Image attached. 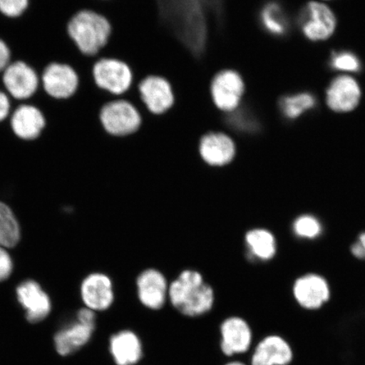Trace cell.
I'll use <instances>...</instances> for the list:
<instances>
[{"mask_svg":"<svg viewBox=\"0 0 365 365\" xmlns=\"http://www.w3.org/2000/svg\"><path fill=\"white\" fill-rule=\"evenodd\" d=\"M98 1H101V2H109V1H112V0H98Z\"/></svg>","mask_w":365,"mask_h":365,"instance_id":"36","label":"cell"},{"mask_svg":"<svg viewBox=\"0 0 365 365\" xmlns=\"http://www.w3.org/2000/svg\"><path fill=\"white\" fill-rule=\"evenodd\" d=\"M81 292L86 308L93 312H104L113 303L112 282L104 274L93 273L86 277L82 282Z\"/></svg>","mask_w":365,"mask_h":365,"instance_id":"18","label":"cell"},{"mask_svg":"<svg viewBox=\"0 0 365 365\" xmlns=\"http://www.w3.org/2000/svg\"><path fill=\"white\" fill-rule=\"evenodd\" d=\"M250 257L267 262L277 252L276 240L271 232L266 230H253L245 236Z\"/></svg>","mask_w":365,"mask_h":365,"instance_id":"23","label":"cell"},{"mask_svg":"<svg viewBox=\"0 0 365 365\" xmlns=\"http://www.w3.org/2000/svg\"><path fill=\"white\" fill-rule=\"evenodd\" d=\"M293 360L289 342L279 335H268L255 346L250 365H289Z\"/></svg>","mask_w":365,"mask_h":365,"instance_id":"15","label":"cell"},{"mask_svg":"<svg viewBox=\"0 0 365 365\" xmlns=\"http://www.w3.org/2000/svg\"><path fill=\"white\" fill-rule=\"evenodd\" d=\"M80 81L76 68L62 62L48 63L41 76L46 94L56 100H68L74 97L79 90Z\"/></svg>","mask_w":365,"mask_h":365,"instance_id":"8","label":"cell"},{"mask_svg":"<svg viewBox=\"0 0 365 365\" xmlns=\"http://www.w3.org/2000/svg\"><path fill=\"white\" fill-rule=\"evenodd\" d=\"M77 319L84 323L96 325L95 312L88 308L81 309L79 310L78 314H77Z\"/></svg>","mask_w":365,"mask_h":365,"instance_id":"34","label":"cell"},{"mask_svg":"<svg viewBox=\"0 0 365 365\" xmlns=\"http://www.w3.org/2000/svg\"><path fill=\"white\" fill-rule=\"evenodd\" d=\"M96 325L78 321L71 324L56 333L54 336L57 352L67 356L85 346L93 336Z\"/></svg>","mask_w":365,"mask_h":365,"instance_id":"21","label":"cell"},{"mask_svg":"<svg viewBox=\"0 0 365 365\" xmlns=\"http://www.w3.org/2000/svg\"><path fill=\"white\" fill-rule=\"evenodd\" d=\"M293 230L299 238L313 240L321 235L322 227L317 217L304 215L296 219Z\"/></svg>","mask_w":365,"mask_h":365,"instance_id":"27","label":"cell"},{"mask_svg":"<svg viewBox=\"0 0 365 365\" xmlns=\"http://www.w3.org/2000/svg\"><path fill=\"white\" fill-rule=\"evenodd\" d=\"M225 365H248L243 362L238 361V360H232V361L227 362Z\"/></svg>","mask_w":365,"mask_h":365,"instance_id":"35","label":"cell"},{"mask_svg":"<svg viewBox=\"0 0 365 365\" xmlns=\"http://www.w3.org/2000/svg\"><path fill=\"white\" fill-rule=\"evenodd\" d=\"M253 344V331L249 323L238 317H228L220 326V349L227 357L248 352Z\"/></svg>","mask_w":365,"mask_h":365,"instance_id":"12","label":"cell"},{"mask_svg":"<svg viewBox=\"0 0 365 365\" xmlns=\"http://www.w3.org/2000/svg\"><path fill=\"white\" fill-rule=\"evenodd\" d=\"M331 66L336 71L346 73H356L361 68V63L354 53L341 51L332 54Z\"/></svg>","mask_w":365,"mask_h":365,"instance_id":"28","label":"cell"},{"mask_svg":"<svg viewBox=\"0 0 365 365\" xmlns=\"http://www.w3.org/2000/svg\"><path fill=\"white\" fill-rule=\"evenodd\" d=\"M13 272V261L6 248L0 246V282L6 281Z\"/></svg>","mask_w":365,"mask_h":365,"instance_id":"30","label":"cell"},{"mask_svg":"<svg viewBox=\"0 0 365 365\" xmlns=\"http://www.w3.org/2000/svg\"><path fill=\"white\" fill-rule=\"evenodd\" d=\"M41 79L35 68L24 61L10 63L2 73V83L11 97L26 101L38 91Z\"/></svg>","mask_w":365,"mask_h":365,"instance_id":"10","label":"cell"},{"mask_svg":"<svg viewBox=\"0 0 365 365\" xmlns=\"http://www.w3.org/2000/svg\"><path fill=\"white\" fill-rule=\"evenodd\" d=\"M21 228L11 209L0 202V246L13 248L19 243Z\"/></svg>","mask_w":365,"mask_h":365,"instance_id":"25","label":"cell"},{"mask_svg":"<svg viewBox=\"0 0 365 365\" xmlns=\"http://www.w3.org/2000/svg\"><path fill=\"white\" fill-rule=\"evenodd\" d=\"M293 293L297 303L308 310L322 308L330 299L327 282L321 276L309 274L295 282Z\"/></svg>","mask_w":365,"mask_h":365,"instance_id":"16","label":"cell"},{"mask_svg":"<svg viewBox=\"0 0 365 365\" xmlns=\"http://www.w3.org/2000/svg\"><path fill=\"white\" fill-rule=\"evenodd\" d=\"M361 89L352 76L342 75L331 81L327 91V103L332 111L349 113L359 106Z\"/></svg>","mask_w":365,"mask_h":365,"instance_id":"13","label":"cell"},{"mask_svg":"<svg viewBox=\"0 0 365 365\" xmlns=\"http://www.w3.org/2000/svg\"><path fill=\"white\" fill-rule=\"evenodd\" d=\"M30 0H0V14L10 19H16L29 10Z\"/></svg>","mask_w":365,"mask_h":365,"instance_id":"29","label":"cell"},{"mask_svg":"<svg viewBox=\"0 0 365 365\" xmlns=\"http://www.w3.org/2000/svg\"><path fill=\"white\" fill-rule=\"evenodd\" d=\"M137 294L145 307L153 310L161 309L168 295L165 277L154 269L143 272L137 278Z\"/></svg>","mask_w":365,"mask_h":365,"instance_id":"19","label":"cell"},{"mask_svg":"<svg viewBox=\"0 0 365 365\" xmlns=\"http://www.w3.org/2000/svg\"><path fill=\"white\" fill-rule=\"evenodd\" d=\"M109 351L116 365H136L143 358V341L131 330L115 333L109 340Z\"/></svg>","mask_w":365,"mask_h":365,"instance_id":"20","label":"cell"},{"mask_svg":"<svg viewBox=\"0 0 365 365\" xmlns=\"http://www.w3.org/2000/svg\"><path fill=\"white\" fill-rule=\"evenodd\" d=\"M199 153L205 163L222 167L235 158L236 144L232 137L222 130H210L200 136Z\"/></svg>","mask_w":365,"mask_h":365,"instance_id":"11","label":"cell"},{"mask_svg":"<svg viewBox=\"0 0 365 365\" xmlns=\"http://www.w3.org/2000/svg\"><path fill=\"white\" fill-rule=\"evenodd\" d=\"M91 77L96 88L111 98H125L135 85L133 68L115 57L101 56L95 61Z\"/></svg>","mask_w":365,"mask_h":365,"instance_id":"5","label":"cell"},{"mask_svg":"<svg viewBox=\"0 0 365 365\" xmlns=\"http://www.w3.org/2000/svg\"><path fill=\"white\" fill-rule=\"evenodd\" d=\"M98 120L103 130L114 137L133 135L143 125L144 116L140 108L125 98H112L98 111Z\"/></svg>","mask_w":365,"mask_h":365,"instance_id":"6","label":"cell"},{"mask_svg":"<svg viewBox=\"0 0 365 365\" xmlns=\"http://www.w3.org/2000/svg\"><path fill=\"white\" fill-rule=\"evenodd\" d=\"M67 34L78 51L95 58L107 48L113 35V24L104 14L93 9H82L68 20Z\"/></svg>","mask_w":365,"mask_h":365,"instance_id":"2","label":"cell"},{"mask_svg":"<svg viewBox=\"0 0 365 365\" xmlns=\"http://www.w3.org/2000/svg\"><path fill=\"white\" fill-rule=\"evenodd\" d=\"M316 98L313 95L302 93L282 98L280 100L279 107L285 118L294 120L312 109L316 106Z\"/></svg>","mask_w":365,"mask_h":365,"instance_id":"26","label":"cell"},{"mask_svg":"<svg viewBox=\"0 0 365 365\" xmlns=\"http://www.w3.org/2000/svg\"><path fill=\"white\" fill-rule=\"evenodd\" d=\"M13 133L23 140H34L42 135L47 120L38 107L29 103L19 105L11 115Z\"/></svg>","mask_w":365,"mask_h":365,"instance_id":"14","label":"cell"},{"mask_svg":"<svg viewBox=\"0 0 365 365\" xmlns=\"http://www.w3.org/2000/svg\"><path fill=\"white\" fill-rule=\"evenodd\" d=\"M159 24L198 58L207 53L211 26L200 0H156Z\"/></svg>","mask_w":365,"mask_h":365,"instance_id":"1","label":"cell"},{"mask_svg":"<svg viewBox=\"0 0 365 365\" xmlns=\"http://www.w3.org/2000/svg\"><path fill=\"white\" fill-rule=\"evenodd\" d=\"M125 98L153 116L164 115L172 110L176 103L171 82L159 75H149L137 82Z\"/></svg>","mask_w":365,"mask_h":365,"instance_id":"4","label":"cell"},{"mask_svg":"<svg viewBox=\"0 0 365 365\" xmlns=\"http://www.w3.org/2000/svg\"><path fill=\"white\" fill-rule=\"evenodd\" d=\"M11 103L10 97L4 91L0 90V123L11 115Z\"/></svg>","mask_w":365,"mask_h":365,"instance_id":"32","label":"cell"},{"mask_svg":"<svg viewBox=\"0 0 365 365\" xmlns=\"http://www.w3.org/2000/svg\"><path fill=\"white\" fill-rule=\"evenodd\" d=\"M168 297L173 307L188 317H199L210 312L215 296L211 286L195 271H185L168 289Z\"/></svg>","mask_w":365,"mask_h":365,"instance_id":"3","label":"cell"},{"mask_svg":"<svg viewBox=\"0 0 365 365\" xmlns=\"http://www.w3.org/2000/svg\"><path fill=\"white\" fill-rule=\"evenodd\" d=\"M209 93L217 110L228 113L236 110L243 103L247 86L240 72L235 68H222L210 82Z\"/></svg>","mask_w":365,"mask_h":365,"instance_id":"7","label":"cell"},{"mask_svg":"<svg viewBox=\"0 0 365 365\" xmlns=\"http://www.w3.org/2000/svg\"><path fill=\"white\" fill-rule=\"evenodd\" d=\"M300 29L310 41L329 39L336 29L335 14L327 4L312 1L304 6L299 17Z\"/></svg>","mask_w":365,"mask_h":365,"instance_id":"9","label":"cell"},{"mask_svg":"<svg viewBox=\"0 0 365 365\" xmlns=\"http://www.w3.org/2000/svg\"><path fill=\"white\" fill-rule=\"evenodd\" d=\"M12 53L9 45L2 38H0V73H3L10 66Z\"/></svg>","mask_w":365,"mask_h":365,"instance_id":"31","label":"cell"},{"mask_svg":"<svg viewBox=\"0 0 365 365\" xmlns=\"http://www.w3.org/2000/svg\"><path fill=\"white\" fill-rule=\"evenodd\" d=\"M221 120L222 126L226 127L228 130L236 134H252L259 129L257 114L245 99L236 110L222 113Z\"/></svg>","mask_w":365,"mask_h":365,"instance_id":"22","label":"cell"},{"mask_svg":"<svg viewBox=\"0 0 365 365\" xmlns=\"http://www.w3.org/2000/svg\"><path fill=\"white\" fill-rule=\"evenodd\" d=\"M18 301L25 309L27 321L38 323L51 312V301L42 287L34 280L21 282L16 289Z\"/></svg>","mask_w":365,"mask_h":365,"instance_id":"17","label":"cell"},{"mask_svg":"<svg viewBox=\"0 0 365 365\" xmlns=\"http://www.w3.org/2000/svg\"><path fill=\"white\" fill-rule=\"evenodd\" d=\"M352 254L359 259H365V232L360 235L357 242L352 246Z\"/></svg>","mask_w":365,"mask_h":365,"instance_id":"33","label":"cell"},{"mask_svg":"<svg viewBox=\"0 0 365 365\" xmlns=\"http://www.w3.org/2000/svg\"><path fill=\"white\" fill-rule=\"evenodd\" d=\"M258 19L263 30L272 36H284L289 29L285 13L277 2L264 4L259 10Z\"/></svg>","mask_w":365,"mask_h":365,"instance_id":"24","label":"cell"}]
</instances>
